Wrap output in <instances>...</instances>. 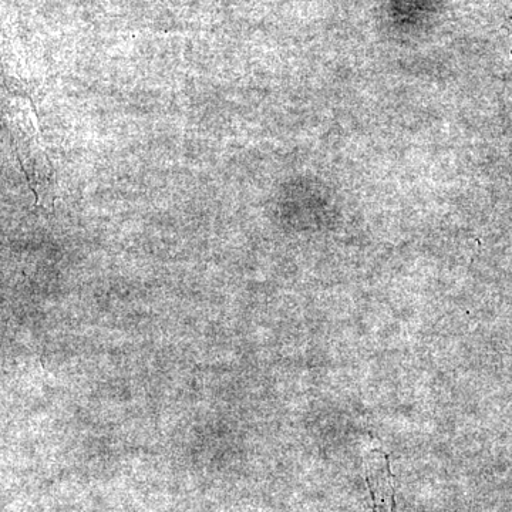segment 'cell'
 <instances>
[{
  "label": "cell",
  "mask_w": 512,
  "mask_h": 512,
  "mask_svg": "<svg viewBox=\"0 0 512 512\" xmlns=\"http://www.w3.org/2000/svg\"><path fill=\"white\" fill-rule=\"evenodd\" d=\"M6 116L20 167L35 192L37 204L52 207L56 192L55 173L42 146L32 104L22 96H16L6 107Z\"/></svg>",
  "instance_id": "6da1fadb"
}]
</instances>
